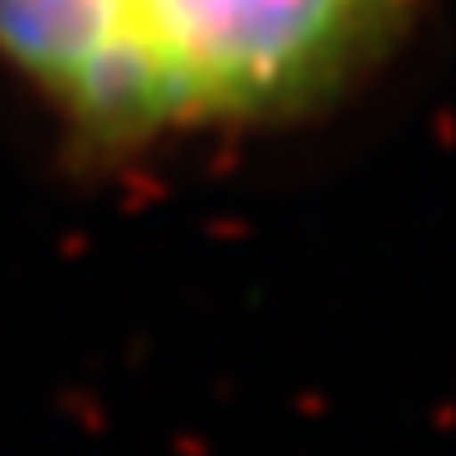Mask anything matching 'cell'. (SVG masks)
Instances as JSON below:
<instances>
[{
    "instance_id": "obj_1",
    "label": "cell",
    "mask_w": 456,
    "mask_h": 456,
    "mask_svg": "<svg viewBox=\"0 0 456 456\" xmlns=\"http://www.w3.org/2000/svg\"><path fill=\"white\" fill-rule=\"evenodd\" d=\"M422 0H0V73L88 160L321 122L412 45Z\"/></svg>"
}]
</instances>
